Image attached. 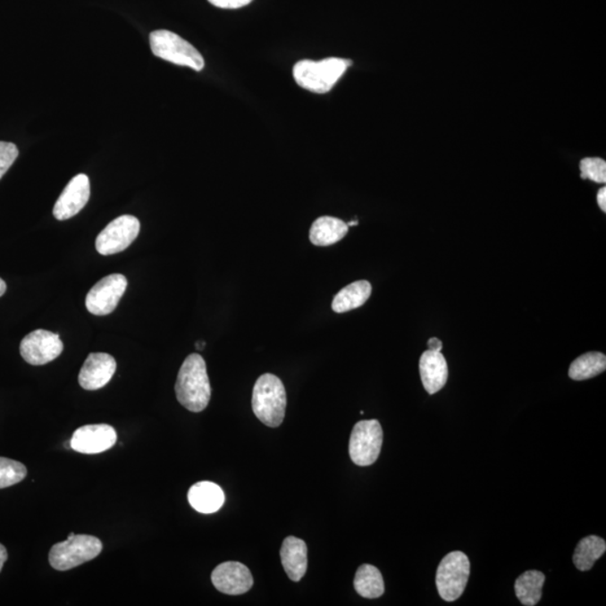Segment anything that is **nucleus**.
I'll return each instance as SVG.
<instances>
[{
  "mask_svg": "<svg viewBox=\"0 0 606 606\" xmlns=\"http://www.w3.org/2000/svg\"><path fill=\"white\" fill-rule=\"evenodd\" d=\"M606 370V357L599 351H590L575 359L569 367L568 375L575 381L592 379Z\"/></svg>",
  "mask_w": 606,
  "mask_h": 606,
  "instance_id": "obj_23",
  "label": "nucleus"
},
{
  "mask_svg": "<svg viewBox=\"0 0 606 606\" xmlns=\"http://www.w3.org/2000/svg\"><path fill=\"white\" fill-rule=\"evenodd\" d=\"M582 179H590L596 183L606 182V162L600 157H586L579 164Z\"/></svg>",
  "mask_w": 606,
  "mask_h": 606,
  "instance_id": "obj_25",
  "label": "nucleus"
},
{
  "mask_svg": "<svg viewBox=\"0 0 606 606\" xmlns=\"http://www.w3.org/2000/svg\"><path fill=\"white\" fill-rule=\"evenodd\" d=\"M7 559H8V553H7L6 548L4 547L2 543H0V572H2V569L4 568V564L6 563Z\"/></svg>",
  "mask_w": 606,
  "mask_h": 606,
  "instance_id": "obj_30",
  "label": "nucleus"
},
{
  "mask_svg": "<svg viewBox=\"0 0 606 606\" xmlns=\"http://www.w3.org/2000/svg\"><path fill=\"white\" fill-rule=\"evenodd\" d=\"M103 551V543L94 535L70 534L65 542L55 544L48 553L52 568L60 572L78 568L95 560Z\"/></svg>",
  "mask_w": 606,
  "mask_h": 606,
  "instance_id": "obj_4",
  "label": "nucleus"
},
{
  "mask_svg": "<svg viewBox=\"0 0 606 606\" xmlns=\"http://www.w3.org/2000/svg\"><path fill=\"white\" fill-rule=\"evenodd\" d=\"M127 289V279L122 274L105 276L87 294L86 307L90 314L106 316L117 308Z\"/></svg>",
  "mask_w": 606,
  "mask_h": 606,
  "instance_id": "obj_10",
  "label": "nucleus"
},
{
  "mask_svg": "<svg viewBox=\"0 0 606 606\" xmlns=\"http://www.w3.org/2000/svg\"><path fill=\"white\" fill-rule=\"evenodd\" d=\"M28 476L25 465L17 460L0 458V489L17 484Z\"/></svg>",
  "mask_w": 606,
  "mask_h": 606,
  "instance_id": "obj_24",
  "label": "nucleus"
},
{
  "mask_svg": "<svg viewBox=\"0 0 606 606\" xmlns=\"http://www.w3.org/2000/svg\"><path fill=\"white\" fill-rule=\"evenodd\" d=\"M140 223L138 218L124 215L114 219L96 240V248L101 256H113L125 250L139 236Z\"/></svg>",
  "mask_w": 606,
  "mask_h": 606,
  "instance_id": "obj_8",
  "label": "nucleus"
},
{
  "mask_svg": "<svg viewBox=\"0 0 606 606\" xmlns=\"http://www.w3.org/2000/svg\"><path fill=\"white\" fill-rule=\"evenodd\" d=\"M471 564L462 551H452L443 557L438 566L436 585L439 595L446 602H454L467 588Z\"/></svg>",
  "mask_w": 606,
  "mask_h": 606,
  "instance_id": "obj_6",
  "label": "nucleus"
},
{
  "mask_svg": "<svg viewBox=\"0 0 606 606\" xmlns=\"http://www.w3.org/2000/svg\"><path fill=\"white\" fill-rule=\"evenodd\" d=\"M372 285L368 281L362 280L346 285L333 298L332 308L337 314H344L362 307L371 297Z\"/></svg>",
  "mask_w": 606,
  "mask_h": 606,
  "instance_id": "obj_19",
  "label": "nucleus"
},
{
  "mask_svg": "<svg viewBox=\"0 0 606 606\" xmlns=\"http://www.w3.org/2000/svg\"><path fill=\"white\" fill-rule=\"evenodd\" d=\"M149 44L153 55L171 63L181 65L201 72L205 68V60L199 51L186 39L171 30H155L149 35Z\"/></svg>",
  "mask_w": 606,
  "mask_h": 606,
  "instance_id": "obj_5",
  "label": "nucleus"
},
{
  "mask_svg": "<svg viewBox=\"0 0 606 606\" xmlns=\"http://www.w3.org/2000/svg\"><path fill=\"white\" fill-rule=\"evenodd\" d=\"M349 228L341 219L323 216L314 222L309 239L316 246H331L344 239Z\"/></svg>",
  "mask_w": 606,
  "mask_h": 606,
  "instance_id": "obj_18",
  "label": "nucleus"
},
{
  "mask_svg": "<svg viewBox=\"0 0 606 606\" xmlns=\"http://www.w3.org/2000/svg\"><path fill=\"white\" fill-rule=\"evenodd\" d=\"M252 408L257 419L267 427L276 428L283 423L287 392L278 376L266 373L258 377L253 389Z\"/></svg>",
  "mask_w": 606,
  "mask_h": 606,
  "instance_id": "obj_3",
  "label": "nucleus"
},
{
  "mask_svg": "<svg viewBox=\"0 0 606 606\" xmlns=\"http://www.w3.org/2000/svg\"><path fill=\"white\" fill-rule=\"evenodd\" d=\"M355 591L366 599H377L383 595L384 581L375 566L362 565L354 578Z\"/></svg>",
  "mask_w": 606,
  "mask_h": 606,
  "instance_id": "obj_22",
  "label": "nucleus"
},
{
  "mask_svg": "<svg viewBox=\"0 0 606 606\" xmlns=\"http://www.w3.org/2000/svg\"><path fill=\"white\" fill-rule=\"evenodd\" d=\"M280 556L289 578L293 582L300 581L308 568V548L306 543L297 537L285 538Z\"/></svg>",
  "mask_w": 606,
  "mask_h": 606,
  "instance_id": "obj_16",
  "label": "nucleus"
},
{
  "mask_svg": "<svg viewBox=\"0 0 606 606\" xmlns=\"http://www.w3.org/2000/svg\"><path fill=\"white\" fill-rule=\"evenodd\" d=\"M544 581H546V577L539 570H528L520 575L516 581L515 591L521 604L537 605L542 600Z\"/></svg>",
  "mask_w": 606,
  "mask_h": 606,
  "instance_id": "obj_20",
  "label": "nucleus"
},
{
  "mask_svg": "<svg viewBox=\"0 0 606 606\" xmlns=\"http://www.w3.org/2000/svg\"><path fill=\"white\" fill-rule=\"evenodd\" d=\"M208 2L223 10H237V8L248 6L253 0H208Z\"/></svg>",
  "mask_w": 606,
  "mask_h": 606,
  "instance_id": "obj_27",
  "label": "nucleus"
},
{
  "mask_svg": "<svg viewBox=\"0 0 606 606\" xmlns=\"http://www.w3.org/2000/svg\"><path fill=\"white\" fill-rule=\"evenodd\" d=\"M63 347L58 333L38 329L23 338L20 350L25 362L30 366H41L58 358Z\"/></svg>",
  "mask_w": 606,
  "mask_h": 606,
  "instance_id": "obj_9",
  "label": "nucleus"
},
{
  "mask_svg": "<svg viewBox=\"0 0 606 606\" xmlns=\"http://www.w3.org/2000/svg\"><path fill=\"white\" fill-rule=\"evenodd\" d=\"M117 364L112 355L91 353L79 373V384L88 391L104 388L116 372Z\"/></svg>",
  "mask_w": 606,
  "mask_h": 606,
  "instance_id": "obj_14",
  "label": "nucleus"
},
{
  "mask_svg": "<svg viewBox=\"0 0 606 606\" xmlns=\"http://www.w3.org/2000/svg\"><path fill=\"white\" fill-rule=\"evenodd\" d=\"M116 441V430L112 425H87L74 432L70 445L81 454L92 455L111 450Z\"/></svg>",
  "mask_w": 606,
  "mask_h": 606,
  "instance_id": "obj_11",
  "label": "nucleus"
},
{
  "mask_svg": "<svg viewBox=\"0 0 606 606\" xmlns=\"http://www.w3.org/2000/svg\"><path fill=\"white\" fill-rule=\"evenodd\" d=\"M7 289V285L5 282H4V280L0 279V297H3L4 294H5Z\"/></svg>",
  "mask_w": 606,
  "mask_h": 606,
  "instance_id": "obj_31",
  "label": "nucleus"
},
{
  "mask_svg": "<svg viewBox=\"0 0 606 606\" xmlns=\"http://www.w3.org/2000/svg\"><path fill=\"white\" fill-rule=\"evenodd\" d=\"M429 350L442 351V342L438 338H430L428 341Z\"/></svg>",
  "mask_w": 606,
  "mask_h": 606,
  "instance_id": "obj_29",
  "label": "nucleus"
},
{
  "mask_svg": "<svg viewBox=\"0 0 606 606\" xmlns=\"http://www.w3.org/2000/svg\"><path fill=\"white\" fill-rule=\"evenodd\" d=\"M90 198V181L86 174H78L72 179L55 202L54 215L58 221L76 216L86 207Z\"/></svg>",
  "mask_w": 606,
  "mask_h": 606,
  "instance_id": "obj_12",
  "label": "nucleus"
},
{
  "mask_svg": "<svg viewBox=\"0 0 606 606\" xmlns=\"http://www.w3.org/2000/svg\"><path fill=\"white\" fill-rule=\"evenodd\" d=\"M19 156V148L14 143L0 142V179L10 170Z\"/></svg>",
  "mask_w": 606,
  "mask_h": 606,
  "instance_id": "obj_26",
  "label": "nucleus"
},
{
  "mask_svg": "<svg viewBox=\"0 0 606 606\" xmlns=\"http://www.w3.org/2000/svg\"><path fill=\"white\" fill-rule=\"evenodd\" d=\"M421 381L429 394L439 392L448 380V366L442 351L425 350L419 363Z\"/></svg>",
  "mask_w": 606,
  "mask_h": 606,
  "instance_id": "obj_15",
  "label": "nucleus"
},
{
  "mask_svg": "<svg viewBox=\"0 0 606 606\" xmlns=\"http://www.w3.org/2000/svg\"><path fill=\"white\" fill-rule=\"evenodd\" d=\"M351 65V61L327 58L322 61L302 60L294 64L293 78L298 86L315 94H327Z\"/></svg>",
  "mask_w": 606,
  "mask_h": 606,
  "instance_id": "obj_2",
  "label": "nucleus"
},
{
  "mask_svg": "<svg viewBox=\"0 0 606 606\" xmlns=\"http://www.w3.org/2000/svg\"><path fill=\"white\" fill-rule=\"evenodd\" d=\"M383 443V429L377 420H363L350 434L349 455L358 467H370L379 459Z\"/></svg>",
  "mask_w": 606,
  "mask_h": 606,
  "instance_id": "obj_7",
  "label": "nucleus"
},
{
  "mask_svg": "<svg viewBox=\"0 0 606 606\" xmlns=\"http://www.w3.org/2000/svg\"><path fill=\"white\" fill-rule=\"evenodd\" d=\"M214 586L227 595H241L252 588V574L239 561H226L218 565L212 574Z\"/></svg>",
  "mask_w": 606,
  "mask_h": 606,
  "instance_id": "obj_13",
  "label": "nucleus"
},
{
  "mask_svg": "<svg viewBox=\"0 0 606 606\" xmlns=\"http://www.w3.org/2000/svg\"><path fill=\"white\" fill-rule=\"evenodd\" d=\"M175 394L180 404L191 412H201L208 407L212 398L205 359L199 354H191L180 368Z\"/></svg>",
  "mask_w": 606,
  "mask_h": 606,
  "instance_id": "obj_1",
  "label": "nucleus"
},
{
  "mask_svg": "<svg viewBox=\"0 0 606 606\" xmlns=\"http://www.w3.org/2000/svg\"><path fill=\"white\" fill-rule=\"evenodd\" d=\"M605 551L606 543L604 539L597 537V535H588L577 543L573 556L574 564L578 570L587 572V570L593 568L595 561L600 560Z\"/></svg>",
  "mask_w": 606,
  "mask_h": 606,
  "instance_id": "obj_21",
  "label": "nucleus"
},
{
  "mask_svg": "<svg viewBox=\"0 0 606 606\" xmlns=\"http://www.w3.org/2000/svg\"><path fill=\"white\" fill-rule=\"evenodd\" d=\"M597 204H599L602 212H606V188L603 187L600 189L599 193H597Z\"/></svg>",
  "mask_w": 606,
  "mask_h": 606,
  "instance_id": "obj_28",
  "label": "nucleus"
},
{
  "mask_svg": "<svg viewBox=\"0 0 606 606\" xmlns=\"http://www.w3.org/2000/svg\"><path fill=\"white\" fill-rule=\"evenodd\" d=\"M357 225H358V221H353V222H349V223H347V226H349V227L357 226Z\"/></svg>",
  "mask_w": 606,
  "mask_h": 606,
  "instance_id": "obj_33",
  "label": "nucleus"
},
{
  "mask_svg": "<svg viewBox=\"0 0 606 606\" xmlns=\"http://www.w3.org/2000/svg\"><path fill=\"white\" fill-rule=\"evenodd\" d=\"M188 500L196 511L209 515L219 510L225 502L222 487L213 482H198L188 492Z\"/></svg>",
  "mask_w": 606,
  "mask_h": 606,
  "instance_id": "obj_17",
  "label": "nucleus"
},
{
  "mask_svg": "<svg viewBox=\"0 0 606 606\" xmlns=\"http://www.w3.org/2000/svg\"><path fill=\"white\" fill-rule=\"evenodd\" d=\"M196 346H197L198 349H204L205 346H206V342L205 341L197 342Z\"/></svg>",
  "mask_w": 606,
  "mask_h": 606,
  "instance_id": "obj_32",
  "label": "nucleus"
}]
</instances>
